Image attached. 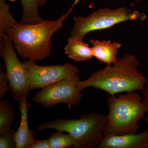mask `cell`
<instances>
[{"label":"cell","instance_id":"cell-1","mask_svg":"<svg viewBox=\"0 0 148 148\" xmlns=\"http://www.w3.org/2000/svg\"><path fill=\"white\" fill-rule=\"evenodd\" d=\"M139 65V60L135 55L126 53L118 58L115 64L96 71L87 79L78 81L77 87L81 91L87 88H95L111 96L121 92L143 91L147 78L138 71Z\"/></svg>","mask_w":148,"mask_h":148},{"label":"cell","instance_id":"cell-2","mask_svg":"<svg viewBox=\"0 0 148 148\" xmlns=\"http://www.w3.org/2000/svg\"><path fill=\"white\" fill-rule=\"evenodd\" d=\"M79 0H75L66 13L55 20H44L34 24L17 23L8 31L17 54L23 58L40 61L49 57L51 52V38L63 28L64 22L71 13Z\"/></svg>","mask_w":148,"mask_h":148},{"label":"cell","instance_id":"cell-3","mask_svg":"<svg viewBox=\"0 0 148 148\" xmlns=\"http://www.w3.org/2000/svg\"><path fill=\"white\" fill-rule=\"evenodd\" d=\"M109 114L107 116L104 136L137 133L139 121L148 112L142 98L135 91L111 96L108 100Z\"/></svg>","mask_w":148,"mask_h":148},{"label":"cell","instance_id":"cell-4","mask_svg":"<svg viewBox=\"0 0 148 148\" xmlns=\"http://www.w3.org/2000/svg\"><path fill=\"white\" fill-rule=\"evenodd\" d=\"M107 116L101 113L84 114L79 119L58 118L40 125L38 131L53 129L66 132L74 139V148H97L104 138Z\"/></svg>","mask_w":148,"mask_h":148},{"label":"cell","instance_id":"cell-5","mask_svg":"<svg viewBox=\"0 0 148 148\" xmlns=\"http://www.w3.org/2000/svg\"><path fill=\"white\" fill-rule=\"evenodd\" d=\"M146 18L144 13L123 7L114 9H101L86 17L74 16L70 37L83 40L90 32L110 29L123 21H144Z\"/></svg>","mask_w":148,"mask_h":148},{"label":"cell","instance_id":"cell-6","mask_svg":"<svg viewBox=\"0 0 148 148\" xmlns=\"http://www.w3.org/2000/svg\"><path fill=\"white\" fill-rule=\"evenodd\" d=\"M0 44V55L3 58L9 82L12 97L20 101L28 98L30 91L29 70L27 66L18 60L13 42L8 35L3 36Z\"/></svg>","mask_w":148,"mask_h":148},{"label":"cell","instance_id":"cell-7","mask_svg":"<svg viewBox=\"0 0 148 148\" xmlns=\"http://www.w3.org/2000/svg\"><path fill=\"white\" fill-rule=\"evenodd\" d=\"M80 80L79 75L66 79L42 88L32 98L37 104L47 108H51L59 104L72 106H77L83 97L81 91L77 86V82Z\"/></svg>","mask_w":148,"mask_h":148},{"label":"cell","instance_id":"cell-8","mask_svg":"<svg viewBox=\"0 0 148 148\" xmlns=\"http://www.w3.org/2000/svg\"><path fill=\"white\" fill-rule=\"evenodd\" d=\"M29 70L30 90L44 88L66 79L79 75L77 66L71 63L64 65L40 66L35 61L29 60L23 62Z\"/></svg>","mask_w":148,"mask_h":148},{"label":"cell","instance_id":"cell-9","mask_svg":"<svg viewBox=\"0 0 148 148\" xmlns=\"http://www.w3.org/2000/svg\"><path fill=\"white\" fill-rule=\"evenodd\" d=\"M98 148H148V129L139 134L104 136Z\"/></svg>","mask_w":148,"mask_h":148},{"label":"cell","instance_id":"cell-10","mask_svg":"<svg viewBox=\"0 0 148 148\" xmlns=\"http://www.w3.org/2000/svg\"><path fill=\"white\" fill-rule=\"evenodd\" d=\"M19 111L21 115L20 125L15 134L16 148H31L35 141V132L29 129L28 112L31 105L24 98L19 101Z\"/></svg>","mask_w":148,"mask_h":148},{"label":"cell","instance_id":"cell-11","mask_svg":"<svg viewBox=\"0 0 148 148\" xmlns=\"http://www.w3.org/2000/svg\"><path fill=\"white\" fill-rule=\"evenodd\" d=\"M92 44L93 57L101 63H105L107 66H111L118 61L116 56L121 44L119 42H112L110 40L100 41L91 39L89 40Z\"/></svg>","mask_w":148,"mask_h":148},{"label":"cell","instance_id":"cell-12","mask_svg":"<svg viewBox=\"0 0 148 148\" xmlns=\"http://www.w3.org/2000/svg\"><path fill=\"white\" fill-rule=\"evenodd\" d=\"M64 53L75 62H85L93 58L92 49L83 40L70 37L64 47Z\"/></svg>","mask_w":148,"mask_h":148},{"label":"cell","instance_id":"cell-13","mask_svg":"<svg viewBox=\"0 0 148 148\" xmlns=\"http://www.w3.org/2000/svg\"><path fill=\"white\" fill-rule=\"evenodd\" d=\"M20 1L23 8L20 24H36L43 21L39 13V0Z\"/></svg>","mask_w":148,"mask_h":148},{"label":"cell","instance_id":"cell-14","mask_svg":"<svg viewBox=\"0 0 148 148\" xmlns=\"http://www.w3.org/2000/svg\"><path fill=\"white\" fill-rule=\"evenodd\" d=\"M15 110L12 105L5 100L0 101V134L11 129L15 118Z\"/></svg>","mask_w":148,"mask_h":148},{"label":"cell","instance_id":"cell-15","mask_svg":"<svg viewBox=\"0 0 148 148\" xmlns=\"http://www.w3.org/2000/svg\"><path fill=\"white\" fill-rule=\"evenodd\" d=\"M17 23L10 13L9 5L5 0H0V40Z\"/></svg>","mask_w":148,"mask_h":148},{"label":"cell","instance_id":"cell-16","mask_svg":"<svg viewBox=\"0 0 148 148\" xmlns=\"http://www.w3.org/2000/svg\"><path fill=\"white\" fill-rule=\"evenodd\" d=\"M63 131L57 130L53 132L48 139L50 148H71L73 147L74 139L69 134Z\"/></svg>","mask_w":148,"mask_h":148},{"label":"cell","instance_id":"cell-17","mask_svg":"<svg viewBox=\"0 0 148 148\" xmlns=\"http://www.w3.org/2000/svg\"><path fill=\"white\" fill-rule=\"evenodd\" d=\"M15 132L10 129L0 134V148H16Z\"/></svg>","mask_w":148,"mask_h":148},{"label":"cell","instance_id":"cell-18","mask_svg":"<svg viewBox=\"0 0 148 148\" xmlns=\"http://www.w3.org/2000/svg\"><path fill=\"white\" fill-rule=\"evenodd\" d=\"M10 91L9 82L6 73H3L0 68V99L4 98L7 92Z\"/></svg>","mask_w":148,"mask_h":148},{"label":"cell","instance_id":"cell-19","mask_svg":"<svg viewBox=\"0 0 148 148\" xmlns=\"http://www.w3.org/2000/svg\"><path fill=\"white\" fill-rule=\"evenodd\" d=\"M31 148H50V146L48 139L35 140Z\"/></svg>","mask_w":148,"mask_h":148},{"label":"cell","instance_id":"cell-20","mask_svg":"<svg viewBox=\"0 0 148 148\" xmlns=\"http://www.w3.org/2000/svg\"><path fill=\"white\" fill-rule=\"evenodd\" d=\"M144 100H142V102L146 106L148 109V75L147 77V81L145 86L143 90ZM146 121L148 123V116L146 118Z\"/></svg>","mask_w":148,"mask_h":148},{"label":"cell","instance_id":"cell-21","mask_svg":"<svg viewBox=\"0 0 148 148\" xmlns=\"http://www.w3.org/2000/svg\"><path fill=\"white\" fill-rule=\"evenodd\" d=\"M48 0H39V3L40 7L42 6L45 4L47 2Z\"/></svg>","mask_w":148,"mask_h":148},{"label":"cell","instance_id":"cell-22","mask_svg":"<svg viewBox=\"0 0 148 148\" xmlns=\"http://www.w3.org/2000/svg\"><path fill=\"white\" fill-rule=\"evenodd\" d=\"M8 1H10L11 2H14L15 1H16V0H8Z\"/></svg>","mask_w":148,"mask_h":148}]
</instances>
